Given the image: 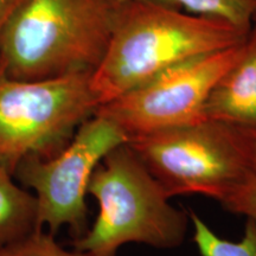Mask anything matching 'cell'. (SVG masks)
<instances>
[{
	"label": "cell",
	"mask_w": 256,
	"mask_h": 256,
	"mask_svg": "<svg viewBox=\"0 0 256 256\" xmlns=\"http://www.w3.org/2000/svg\"><path fill=\"white\" fill-rule=\"evenodd\" d=\"M188 215L200 256H256V224L252 220H247L240 241H229L216 235L194 210L188 211Z\"/></svg>",
	"instance_id": "10"
},
{
	"label": "cell",
	"mask_w": 256,
	"mask_h": 256,
	"mask_svg": "<svg viewBox=\"0 0 256 256\" xmlns=\"http://www.w3.org/2000/svg\"><path fill=\"white\" fill-rule=\"evenodd\" d=\"M249 31L164 2H121L114 6L110 42L92 87L102 104L172 66L240 46Z\"/></svg>",
	"instance_id": "1"
},
{
	"label": "cell",
	"mask_w": 256,
	"mask_h": 256,
	"mask_svg": "<svg viewBox=\"0 0 256 256\" xmlns=\"http://www.w3.org/2000/svg\"><path fill=\"white\" fill-rule=\"evenodd\" d=\"M88 194L98 204L95 222L76 250L116 256L128 243L176 249L186 238L190 215L170 203L164 188L127 142L112 150L95 168Z\"/></svg>",
	"instance_id": "3"
},
{
	"label": "cell",
	"mask_w": 256,
	"mask_h": 256,
	"mask_svg": "<svg viewBox=\"0 0 256 256\" xmlns=\"http://www.w3.org/2000/svg\"><path fill=\"white\" fill-rule=\"evenodd\" d=\"M254 2H256V0H254Z\"/></svg>",
	"instance_id": "15"
},
{
	"label": "cell",
	"mask_w": 256,
	"mask_h": 256,
	"mask_svg": "<svg viewBox=\"0 0 256 256\" xmlns=\"http://www.w3.org/2000/svg\"><path fill=\"white\" fill-rule=\"evenodd\" d=\"M37 200L0 166V247L43 230L37 223Z\"/></svg>",
	"instance_id": "9"
},
{
	"label": "cell",
	"mask_w": 256,
	"mask_h": 256,
	"mask_svg": "<svg viewBox=\"0 0 256 256\" xmlns=\"http://www.w3.org/2000/svg\"><path fill=\"white\" fill-rule=\"evenodd\" d=\"M204 119L234 124L256 138V14L241 55L208 98Z\"/></svg>",
	"instance_id": "8"
},
{
	"label": "cell",
	"mask_w": 256,
	"mask_h": 256,
	"mask_svg": "<svg viewBox=\"0 0 256 256\" xmlns=\"http://www.w3.org/2000/svg\"><path fill=\"white\" fill-rule=\"evenodd\" d=\"M23 0H0V34Z\"/></svg>",
	"instance_id": "14"
},
{
	"label": "cell",
	"mask_w": 256,
	"mask_h": 256,
	"mask_svg": "<svg viewBox=\"0 0 256 256\" xmlns=\"http://www.w3.org/2000/svg\"><path fill=\"white\" fill-rule=\"evenodd\" d=\"M170 198L220 202L256 174V138L226 121L203 119L127 140Z\"/></svg>",
	"instance_id": "4"
},
{
	"label": "cell",
	"mask_w": 256,
	"mask_h": 256,
	"mask_svg": "<svg viewBox=\"0 0 256 256\" xmlns=\"http://www.w3.org/2000/svg\"><path fill=\"white\" fill-rule=\"evenodd\" d=\"M92 74L24 81L0 58V166L14 176L23 160L52 158L72 142L100 106Z\"/></svg>",
	"instance_id": "5"
},
{
	"label": "cell",
	"mask_w": 256,
	"mask_h": 256,
	"mask_svg": "<svg viewBox=\"0 0 256 256\" xmlns=\"http://www.w3.org/2000/svg\"><path fill=\"white\" fill-rule=\"evenodd\" d=\"M113 5L130 0H110ZM164 2L194 14L222 19L236 26L250 30L256 14L254 0H150Z\"/></svg>",
	"instance_id": "11"
},
{
	"label": "cell",
	"mask_w": 256,
	"mask_h": 256,
	"mask_svg": "<svg viewBox=\"0 0 256 256\" xmlns=\"http://www.w3.org/2000/svg\"><path fill=\"white\" fill-rule=\"evenodd\" d=\"M218 203L229 212L247 217L256 224V174L230 190Z\"/></svg>",
	"instance_id": "13"
},
{
	"label": "cell",
	"mask_w": 256,
	"mask_h": 256,
	"mask_svg": "<svg viewBox=\"0 0 256 256\" xmlns=\"http://www.w3.org/2000/svg\"><path fill=\"white\" fill-rule=\"evenodd\" d=\"M243 46L244 43L172 66L100 104L95 113L113 121L127 140L203 120L211 90L241 55Z\"/></svg>",
	"instance_id": "7"
},
{
	"label": "cell",
	"mask_w": 256,
	"mask_h": 256,
	"mask_svg": "<svg viewBox=\"0 0 256 256\" xmlns=\"http://www.w3.org/2000/svg\"><path fill=\"white\" fill-rule=\"evenodd\" d=\"M0 256H98L88 252L66 249L55 236L43 230L30 234L26 238L0 247Z\"/></svg>",
	"instance_id": "12"
},
{
	"label": "cell",
	"mask_w": 256,
	"mask_h": 256,
	"mask_svg": "<svg viewBox=\"0 0 256 256\" xmlns=\"http://www.w3.org/2000/svg\"><path fill=\"white\" fill-rule=\"evenodd\" d=\"M127 142L122 130L107 118L94 114L80 124L75 136L58 154L49 159L28 158L14 177L34 192L38 228L56 236L68 226L72 240L89 229L86 196L95 168L112 150Z\"/></svg>",
	"instance_id": "6"
},
{
	"label": "cell",
	"mask_w": 256,
	"mask_h": 256,
	"mask_svg": "<svg viewBox=\"0 0 256 256\" xmlns=\"http://www.w3.org/2000/svg\"><path fill=\"white\" fill-rule=\"evenodd\" d=\"M113 14L110 0H23L0 34V58L24 81L94 72Z\"/></svg>",
	"instance_id": "2"
}]
</instances>
